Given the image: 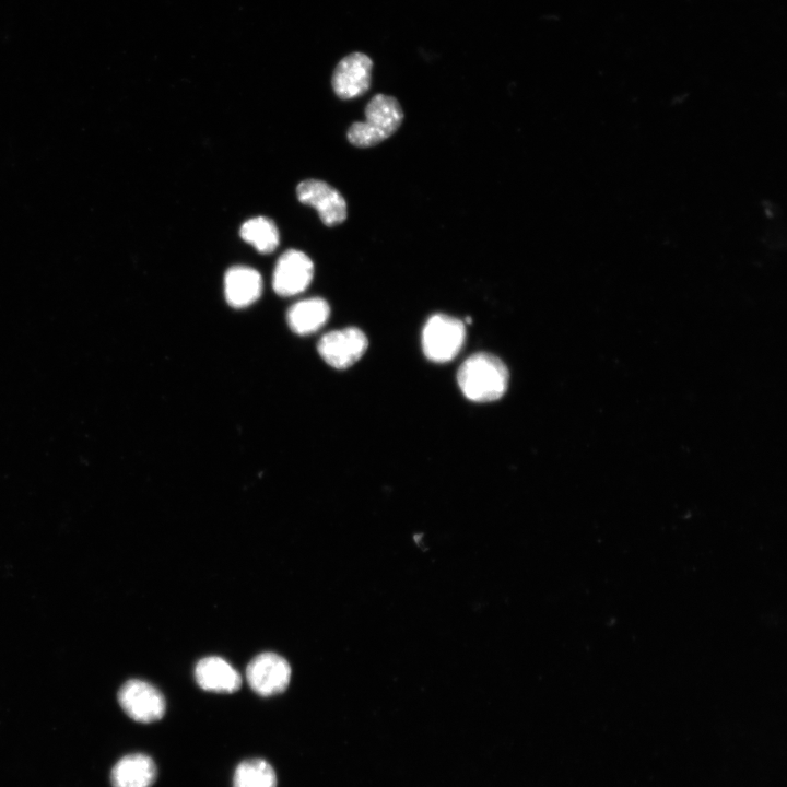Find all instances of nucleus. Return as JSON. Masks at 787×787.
I'll use <instances>...</instances> for the list:
<instances>
[{
  "label": "nucleus",
  "mask_w": 787,
  "mask_h": 787,
  "mask_svg": "<svg viewBox=\"0 0 787 787\" xmlns=\"http://www.w3.org/2000/svg\"><path fill=\"white\" fill-rule=\"evenodd\" d=\"M156 778V765L146 754L133 753L121 757L113 767V787H151Z\"/></svg>",
  "instance_id": "obj_12"
},
{
  "label": "nucleus",
  "mask_w": 787,
  "mask_h": 787,
  "mask_svg": "<svg viewBox=\"0 0 787 787\" xmlns=\"http://www.w3.org/2000/svg\"><path fill=\"white\" fill-rule=\"evenodd\" d=\"M402 120L403 110L399 102L393 96L377 94L365 107V120L353 122L346 137L354 146H374L392 136Z\"/></svg>",
  "instance_id": "obj_2"
},
{
  "label": "nucleus",
  "mask_w": 787,
  "mask_h": 787,
  "mask_svg": "<svg viewBox=\"0 0 787 787\" xmlns=\"http://www.w3.org/2000/svg\"><path fill=\"white\" fill-rule=\"evenodd\" d=\"M239 235L260 254L274 251L280 242L277 225L272 220L265 216H256L247 220L240 226Z\"/></svg>",
  "instance_id": "obj_14"
},
{
  "label": "nucleus",
  "mask_w": 787,
  "mask_h": 787,
  "mask_svg": "<svg viewBox=\"0 0 787 787\" xmlns=\"http://www.w3.org/2000/svg\"><path fill=\"white\" fill-rule=\"evenodd\" d=\"M508 371L495 355L480 352L469 356L457 373L458 386L463 396L475 402L500 399L508 386Z\"/></svg>",
  "instance_id": "obj_1"
},
{
  "label": "nucleus",
  "mask_w": 787,
  "mask_h": 787,
  "mask_svg": "<svg viewBox=\"0 0 787 787\" xmlns=\"http://www.w3.org/2000/svg\"><path fill=\"white\" fill-rule=\"evenodd\" d=\"M195 678L200 688L212 692L231 693L242 684L237 670L223 658L214 656L198 661Z\"/></svg>",
  "instance_id": "obj_11"
},
{
  "label": "nucleus",
  "mask_w": 787,
  "mask_h": 787,
  "mask_svg": "<svg viewBox=\"0 0 787 787\" xmlns=\"http://www.w3.org/2000/svg\"><path fill=\"white\" fill-rule=\"evenodd\" d=\"M330 316L329 304L320 297L299 301L287 310V324L292 331L305 336L319 330Z\"/></svg>",
  "instance_id": "obj_13"
},
{
  "label": "nucleus",
  "mask_w": 787,
  "mask_h": 787,
  "mask_svg": "<svg viewBox=\"0 0 787 787\" xmlns=\"http://www.w3.org/2000/svg\"><path fill=\"white\" fill-rule=\"evenodd\" d=\"M296 192L302 203L317 210L325 225L334 226L346 219V202L329 184L319 179H305L297 185Z\"/></svg>",
  "instance_id": "obj_7"
},
{
  "label": "nucleus",
  "mask_w": 787,
  "mask_h": 787,
  "mask_svg": "<svg viewBox=\"0 0 787 787\" xmlns=\"http://www.w3.org/2000/svg\"><path fill=\"white\" fill-rule=\"evenodd\" d=\"M234 787H277V776L265 760L252 759L242 762L235 770Z\"/></svg>",
  "instance_id": "obj_15"
},
{
  "label": "nucleus",
  "mask_w": 787,
  "mask_h": 787,
  "mask_svg": "<svg viewBox=\"0 0 787 787\" xmlns=\"http://www.w3.org/2000/svg\"><path fill=\"white\" fill-rule=\"evenodd\" d=\"M262 293L260 273L246 266L231 267L224 275L226 302L234 308H243L255 303Z\"/></svg>",
  "instance_id": "obj_10"
},
{
  "label": "nucleus",
  "mask_w": 787,
  "mask_h": 787,
  "mask_svg": "<svg viewBox=\"0 0 787 787\" xmlns=\"http://www.w3.org/2000/svg\"><path fill=\"white\" fill-rule=\"evenodd\" d=\"M291 678L289 662L274 653H262L247 666L246 679L250 688L262 696L283 692Z\"/></svg>",
  "instance_id": "obj_6"
},
{
  "label": "nucleus",
  "mask_w": 787,
  "mask_h": 787,
  "mask_svg": "<svg viewBox=\"0 0 787 787\" xmlns=\"http://www.w3.org/2000/svg\"><path fill=\"white\" fill-rule=\"evenodd\" d=\"M368 345L366 336L355 327L330 331L324 334L318 344V353L330 366L343 369L356 363Z\"/></svg>",
  "instance_id": "obj_4"
},
{
  "label": "nucleus",
  "mask_w": 787,
  "mask_h": 787,
  "mask_svg": "<svg viewBox=\"0 0 787 787\" xmlns=\"http://www.w3.org/2000/svg\"><path fill=\"white\" fill-rule=\"evenodd\" d=\"M314 277L312 259L303 251L289 249L278 259L272 278L274 292L293 296L304 292Z\"/></svg>",
  "instance_id": "obj_8"
},
{
  "label": "nucleus",
  "mask_w": 787,
  "mask_h": 787,
  "mask_svg": "<svg viewBox=\"0 0 787 787\" xmlns=\"http://www.w3.org/2000/svg\"><path fill=\"white\" fill-rule=\"evenodd\" d=\"M118 702L124 712L139 723L161 719L165 713V700L152 684L142 680L127 681L118 692Z\"/></svg>",
  "instance_id": "obj_5"
},
{
  "label": "nucleus",
  "mask_w": 787,
  "mask_h": 787,
  "mask_svg": "<svg viewBox=\"0 0 787 787\" xmlns=\"http://www.w3.org/2000/svg\"><path fill=\"white\" fill-rule=\"evenodd\" d=\"M465 338L466 328L461 320L435 314L428 318L422 331L423 352L433 362H448L460 352Z\"/></svg>",
  "instance_id": "obj_3"
},
{
  "label": "nucleus",
  "mask_w": 787,
  "mask_h": 787,
  "mask_svg": "<svg viewBox=\"0 0 787 787\" xmlns=\"http://www.w3.org/2000/svg\"><path fill=\"white\" fill-rule=\"evenodd\" d=\"M373 61L362 52L345 56L332 74V87L337 96L351 99L363 95L371 85Z\"/></svg>",
  "instance_id": "obj_9"
}]
</instances>
